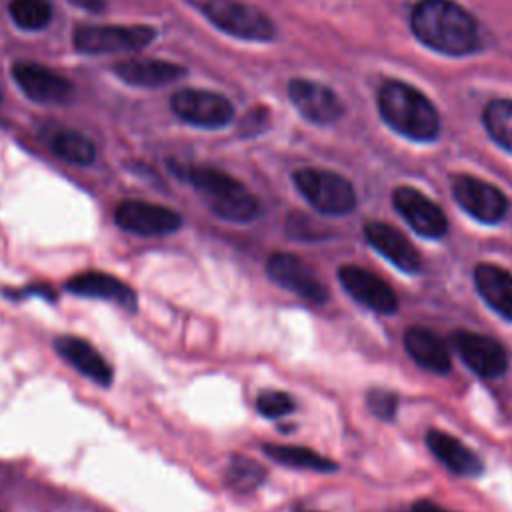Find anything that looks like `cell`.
<instances>
[{
	"label": "cell",
	"mask_w": 512,
	"mask_h": 512,
	"mask_svg": "<svg viewBox=\"0 0 512 512\" xmlns=\"http://www.w3.org/2000/svg\"><path fill=\"white\" fill-rule=\"evenodd\" d=\"M410 26L424 46L446 56H466L480 46L476 20L452 0H420Z\"/></svg>",
	"instance_id": "1"
},
{
	"label": "cell",
	"mask_w": 512,
	"mask_h": 512,
	"mask_svg": "<svg viewBox=\"0 0 512 512\" xmlns=\"http://www.w3.org/2000/svg\"><path fill=\"white\" fill-rule=\"evenodd\" d=\"M378 108L386 124L410 140L428 142L440 132V118L434 104L406 82H384L378 92Z\"/></svg>",
	"instance_id": "2"
},
{
	"label": "cell",
	"mask_w": 512,
	"mask_h": 512,
	"mask_svg": "<svg viewBox=\"0 0 512 512\" xmlns=\"http://www.w3.org/2000/svg\"><path fill=\"white\" fill-rule=\"evenodd\" d=\"M184 176L206 198L210 210L218 218L230 222H248L256 218L260 210L256 196L226 172L210 166H188Z\"/></svg>",
	"instance_id": "3"
},
{
	"label": "cell",
	"mask_w": 512,
	"mask_h": 512,
	"mask_svg": "<svg viewBox=\"0 0 512 512\" xmlns=\"http://www.w3.org/2000/svg\"><path fill=\"white\" fill-rule=\"evenodd\" d=\"M294 184L300 194L322 214L344 216L356 208V192L344 176L320 170L300 168L294 172Z\"/></svg>",
	"instance_id": "4"
},
{
	"label": "cell",
	"mask_w": 512,
	"mask_h": 512,
	"mask_svg": "<svg viewBox=\"0 0 512 512\" xmlns=\"http://www.w3.org/2000/svg\"><path fill=\"white\" fill-rule=\"evenodd\" d=\"M202 12L216 28L242 40L266 42L276 36L274 22L256 6L240 0H206Z\"/></svg>",
	"instance_id": "5"
},
{
	"label": "cell",
	"mask_w": 512,
	"mask_h": 512,
	"mask_svg": "<svg viewBox=\"0 0 512 512\" xmlns=\"http://www.w3.org/2000/svg\"><path fill=\"white\" fill-rule=\"evenodd\" d=\"M156 38L152 26L142 24H80L74 28L72 40L82 54H112L144 48Z\"/></svg>",
	"instance_id": "6"
},
{
	"label": "cell",
	"mask_w": 512,
	"mask_h": 512,
	"mask_svg": "<svg viewBox=\"0 0 512 512\" xmlns=\"http://www.w3.org/2000/svg\"><path fill=\"white\" fill-rule=\"evenodd\" d=\"M452 196L466 214L482 224H498L508 212V198L504 192L470 174L452 178Z\"/></svg>",
	"instance_id": "7"
},
{
	"label": "cell",
	"mask_w": 512,
	"mask_h": 512,
	"mask_svg": "<svg viewBox=\"0 0 512 512\" xmlns=\"http://www.w3.org/2000/svg\"><path fill=\"white\" fill-rule=\"evenodd\" d=\"M170 106L180 120L200 128L226 126L234 116V108L226 96L200 88H182L174 92Z\"/></svg>",
	"instance_id": "8"
},
{
	"label": "cell",
	"mask_w": 512,
	"mask_h": 512,
	"mask_svg": "<svg viewBox=\"0 0 512 512\" xmlns=\"http://www.w3.org/2000/svg\"><path fill=\"white\" fill-rule=\"evenodd\" d=\"M450 342L460 360L482 378H498L508 368V352L492 336L458 330L450 336Z\"/></svg>",
	"instance_id": "9"
},
{
	"label": "cell",
	"mask_w": 512,
	"mask_h": 512,
	"mask_svg": "<svg viewBox=\"0 0 512 512\" xmlns=\"http://www.w3.org/2000/svg\"><path fill=\"white\" fill-rule=\"evenodd\" d=\"M114 222L122 230L138 236H162L176 232L182 226V216L160 204L124 200L114 210Z\"/></svg>",
	"instance_id": "10"
},
{
	"label": "cell",
	"mask_w": 512,
	"mask_h": 512,
	"mask_svg": "<svg viewBox=\"0 0 512 512\" xmlns=\"http://www.w3.org/2000/svg\"><path fill=\"white\" fill-rule=\"evenodd\" d=\"M266 272L274 284L312 304H324L328 300L326 286L306 266V262L294 254H272L266 262Z\"/></svg>",
	"instance_id": "11"
},
{
	"label": "cell",
	"mask_w": 512,
	"mask_h": 512,
	"mask_svg": "<svg viewBox=\"0 0 512 512\" xmlns=\"http://www.w3.org/2000/svg\"><path fill=\"white\" fill-rule=\"evenodd\" d=\"M392 204L406 224L420 236L436 240L448 230V220L442 208L412 186H398L392 192Z\"/></svg>",
	"instance_id": "12"
},
{
	"label": "cell",
	"mask_w": 512,
	"mask_h": 512,
	"mask_svg": "<svg viewBox=\"0 0 512 512\" xmlns=\"http://www.w3.org/2000/svg\"><path fill=\"white\" fill-rule=\"evenodd\" d=\"M12 76L18 88L34 102L64 104L74 92L68 78L38 62H16L12 66Z\"/></svg>",
	"instance_id": "13"
},
{
	"label": "cell",
	"mask_w": 512,
	"mask_h": 512,
	"mask_svg": "<svg viewBox=\"0 0 512 512\" xmlns=\"http://www.w3.org/2000/svg\"><path fill=\"white\" fill-rule=\"evenodd\" d=\"M338 280L356 302L372 312L394 314L398 310L396 292L376 274L354 264H344L338 268Z\"/></svg>",
	"instance_id": "14"
},
{
	"label": "cell",
	"mask_w": 512,
	"mask_h": 512,
	"mask_svg": "<svg viewBox=\"0 0 512 512\" xmlns=\"http://www.w3.org/2000/svg\"><path fill=\"white\" fill-rule=\"evenodd\" d=\"M288 94L300 114L316 124L334 122L342 114V102L336 92L320 82L294 78L288 84Z\"/></svg>",
	"instance_id": "15"
},
{
	"label": "cell",
	"mask_w": 512,
	"mask_h": 512,
	"mask_svg": "<svg viewBox=\"0 0 512 512\" xmlns=\"http://www.w3.org/2000/svg\"><path fill=\"white\" fill-rule=\"evenodd\" d=\"M368 244L382 254L388 262L406 274H416L422 268V260L414 244L394 226L384 222H368L364 228Z\"/></svg>",
	"instance_id": "16"
},
{
	"label": "cell",
	"mask_w": 512,
	"mask_h": 512,
	"mask_svg": "<svg viewBox=\"0 0 512 512\" xmlns=\"http://www.w3.org/2000/svg\"><path fill=\"white\" fill-rule=\"evenodd\" d=\"M114 74L130 86L158 88L182 78L186 74V68L158 58H128L120 60L114 66Z\"/></svg>",
	"instance_id": "17"
},
{
	"label": "cell",
	"mask_w": 512,
	"mask_h": 512,
	"mask_svg": "<svg viewBox=\"0 0 512 512\" xmlns=\"http://www.w3.org/2000/svg\"><path fill=\"white\" fill-rule=\"evenodd\" d=\"M426 446L450 472L458 476L472 478L480 476L484 470L482 460L462 440L444 430L430 428L426 432Z\"/></svg>",
	"instance_id": "18"
},
{
	"label": "cell",
	"mask_w": 512,
	"mask_h": 512,
	"mask_svg": "<svg viewBox=\"0 0 512 512\" xmlns=\"http://www.w3.org/2000/svg\"><path fill=\"white\" fill-rule=\"evenodd\" d=\"M58 354L72 364L78 372L100 386L112 384V368L106 358L84 338L78 336H58L54 342Z\"/></svg>",
	"instance_id": "19"
},
{
	"label": "cell",
	"mask_w": 512,
	"mask_h": 512,
	"mask_svg": "<svg viewBox=\"0 0 512 512\" xmlns=\"http://www.w3.org/2000/svg\"><path fill=\"white\" fill-rule=\"evenodd\" d=\"M66 288L84 298H102L130 310L136 308V292L116 276L104 272L90 270L76 274L66 282Z\"/></svg>",
	"instance_id": "20"
},
{
	"label": "cell",
	"mask_w": 512,
	"mask_h": 512,
	"mask_svg": "<svg viewBox=\"0 0 512 512\" xmlns=\"http://www.w3.org/2000/svg\"><path fill=\"white\" fill-rule=\"evenodd\" d=\"M474 286L496 314L512 322V272L502 266L482 262L474 268Z\"/></svg>",
	"instance_id": "21"
},
{
	"label": "cell",
	"mask_w": 512,
	"mask_h": 512,
	"mask_svg": "<svg viewBox=\"0 0 512 512\" xmlns=\"http://www.w3.org/2000/svg\"><path fill=\"white\" fill-rule=\"evenodd\" d=\"M404 348L410 354V358L428 372L446 374L452 368L448 346L428 328H408L404 332Z\"/></svg>",
	"instance_id": "22"
},
{
	"label": "cell",
	"mask_w": 512,
	"mask_h": 512,
	"mask_svg": "<svg viewBox=\"0 0 512 512\" xmlns=\"http://www.w3.org/2000/svg\"><path fill=\"white\" fill-rule=\"evenodd\" d=\"M262 452L268 458H272L274 462H280L288 468L314 470V472H332V470H336V462H332L328 456H322L316 450H310V448H304V446L264 444Z\"/></svg>",
	"instance_id": "23"
},
{
	"label": "cell",
	"mask_w": 512,
	"mask_h": 512,
	"mask_svg": "<svg viewBox=\"0 0 512 512\" xmlns=\"http://www.w3.org/2000/svg\"><path fill=\"white\" fill-rule=\"evenodd\" d=\"M54 156H58L64 162L88 166L96 158V146L94 142L76 130H58L50 136L48 142Z\"/></svg>",
	"instance_id": "24"
},
{
	"label": "cell",
	"mask_w": 512,
	"mask_h": 512,
	"mask_svg": "<svg viewBox=\"0 0 512 512\" xmlns=\"http://www.w3.org/2000/svg\"><path fill=\"white\" fill-rule=\"evenodd\" d=\"M484 126L492 140L512 154V100H492L484 108Z\"/></svg>",
	"instance_id": "25"
},
{
	"label": "cell",
	"mask_w": 512,
	"mask_h": 512,
	"mask_svg": "<svg viewBox=\"0 0 512 512\" xmlns=\"http://www.w3.org/2000/svg\"><path fill=\"white\" fill-rule=\"evenodd\" d=\"M10 18L22 30L36 32L50 24L52 6L48 0H10Z\"/></svg>",
	"instance_id": "26"
},
{
	"label": "cell",
	"mask_w": 512,
	"mask_h": 512,
	"mask_svg": "<svg viewBox=\"0 0 512 512\" xmlns=\"http://www.w3.org/2000/svg\"><path fill=\"white\" fill-rule=\"evenodd\" d=\"M266 480V470L260 462L246 458V456H234L230 458V464L226 468V482L236 492H252Z\"/></svg>",
	"instance_id": "27"
},
{
	"label": "cell",
	"mask_w": 512,
	"mask_h": 512,
	"mask_svg": "<svg viewBox=\"0 0 512 512\" xmlns=\"http://www.w3.org/2000/svg\"><path fill=\"white\" fill-rule=\"evenodd\" d=\"M256 410L264 418H282L294 412V400L282 390H264L256 398Z\"/></svg>",
	"instance_id": "28"
},
{
	"label": "cell",
	"mask_w": 512,
	"mask_h": 512,
	"mask_svg": "<svg viewBox=\"0 0 512 512\" xmlns=\"http://www.w3.org/2000/svg\"><path fill=\"white\" fill-rule=\"evenodd\" d=\"M366 404H368V408L374 416H378L382 420H392L396 416V410H398V396L390 390L374 388V390L368 392Z\"/></svg>",
	"instance_id": "29"
},
{
	"label": "cell",
	"mask_w": 512,
	"mask_h": 512,
	"mask_svg": "<svg viewBox=\"0 0 512 512\" xmlns=\"http://www.w3.org/2000/svg\"><path fill=\"white\" fill-rule=\"evenodd\" d=\"M70 4L86 12H102L106 8V0H70Z\"/></svg>",
	"instance_id": "30"
},
{
	"label": "cell",
	"mask_w": 512,
	"mask_h": 512,
	"mask_svg": "<svg viewBox=\"0 0 512 512\" xmlns=\"http://www.w3.org/2000/svg\"><path fill=\"white\" fill-rule=\"evenodd\" d=\"M410 512H448V510H444L442 506H438L432 500H418V502L412 504Z\"/></svg>",
	"instance_id": "31"
},
{
	"label": "cell",
	"mask_w": 512,
	"mask_h": 512,
	"mask_svg": "<svg viewBox=\"0 0 512 512\" xmlns=\"http://www.w3.org/2000/svg\"><path fill=\"white\" fill-rule=\"evenodd\" d=\"M296 512H316V510H296Z\"/></svg>",
	"instance_id": "32"
}]
</instances>
